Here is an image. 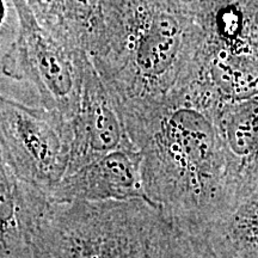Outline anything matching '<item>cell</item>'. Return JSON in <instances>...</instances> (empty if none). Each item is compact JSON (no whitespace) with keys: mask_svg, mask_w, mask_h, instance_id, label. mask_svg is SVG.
<instances>
[{"mask_svg":"<svg viewBox=\"0 0 258 258\" xmlns=\"http://www.w3.org/2000/svg\"><path fill=\"white\" fill-rule=\"evenodd\" d=\"M221 106L208 90L194 83L127 128L143 153L148 201L208 234L238 182L219 128Z\"/></svg>","mask_w":258,"mask_h":258,"instance_id":"2","label":"cell"},{"mask_svg":"<svg viewBox=\"0 0 258 258\" xmlns=\"http://www.w3.org/2000/svg\"><path fill=\"white\" fill-rule=\"evenodd\" d=\"M209 237L215 251L237 258H258V164L241 173Z\"/></svg>","mask_w":258,"mask_h":258,"instance_id":"9","label":"cell"},{"mask_svg":"<svg viewBox=\"0 0 258 258\" xmlns=\"http://www.w3.org/2000/svg\"><path fill=\"white\" fill-rule=\"evenodd\" d=\"M49 196L59 202L147 199L143 153L137 146L117 148L64 176Z\"/></svg>","mask_w":258,"mask_h":258,"instance_id":"7","label":"cell"},{"mask_svg":"<svg viewBox=\"0 0 258 258\" xmlns=\"http://www.w3.org/2000/svg\"><path fill=\"white\" fill-rule=\"evenodd\" d=\"M16 29L2 32V97L72 121L89 53L43 23L28 0H12Z\"/></svg>","mask_w":258,"mask_h":258,"instance_id":"4","label":"cell"},{"mask_svg":"<svg viewBox=\"0 0 258 258\" xmlns=\"http://www.w3.org/2000/svg\"><path fill=\"white\" fill-rule=\"evenodd\" d=\"M2 164L17 178L50 194L69 171L72 124L44 108L0 101Z\"/></svg>","mask_w":258,"mask_h":258,"instance_id":"5","label":"cell"},{"mask_svg":"<svg viewBox=\"0 0 258 258\" xmlns=\"http://www.w3.org/2000/svg\"><path fill=\"white\" fill-rule=\"evenodd\" d=\"M205 44L203 19L175 0H104L88 53L129 127L196 78Z\"/></svg>","mask_w":258,"mask_h":258,"instance_id":"1","label":"cell"},{"mask_svg":"<svg viewBox=\"0 0 258 258\" xmlns=\"http://www.w3.org/2000/svg\"><path fill=\"white\" fill-rule=\"evenodd\" d=\"M40 19H46L50 14L54 0H28Z\"/></svg>","mask_w":258,"mask_h":258,"instance_id":"10","label":"cell"},{"mask_svg":"<svg viewBox=\"0 0 258 258\" xmlns=\"http://www.w3.org/2000/svg\"><path fill=\"white\" fill-rule=\"evenodd\" d=\"M35 258H219L206 232L147 199L59 202L50 198Z\"/></svg>","mask_w":258,"mask_h":258,"instance_id":"3","label":"cell"},{"mask_svg":"<svg viewBox=\"0 0 258 258\" xmlns=\"http://www.w3.org/2000/svg\"><path fill=\"white\" fill-rule=\"evenodd\" d=\"M72 124V152L66 175L123 146L129 138L117 102L97 72L91 57L84 67L83 90Z\"/></svg>","mask_w":258,"mask_h":258,"instance_id":"6","label":"cell"},{"mask_svg":"<svg viewBox=\"0 0 258 258\" xmlns=\"http://www.w3.org/2000/svg\"><path fill=\"white\" fill-rule=\"evenodd\" d=\"M49 194L0 166V258H35Z\"/></svg>","mask_w":258,"mask_h":258,"instance_id":"8","label":"cell"}]
</instances>
